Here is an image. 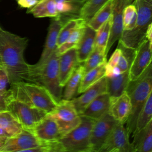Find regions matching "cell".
Wrapping results in <instances>:
<instances>
[{
    "mask_svg": "<svg viewBox=\"0 0 152 152\" xmlns=\"http://www.w3.org/2000/svg\"><path fill=\"white\" fill-rule=\"evenodd\" d=\"M125 91L129 97L131 109L126 120V130L130 135L135 129L140 111L149 95L152 93V65L150 63L140 77L129 81Z\"/></svg>",
    "mask_w": 152,
    "mask_h": 152,
    "instance_id": "cell-3",
    "label": "cell"
},
{
    "mask_svg": "<svg viewBox=\"0 0 152 152\" xmlns=\"http://www.w3.org/2000/svg\"><path fill=\"white\" fill-rule=\"evenodd\" d=\"M18 5L21 8H30L34 7L37 2V0H15Z\"/></svg>",
    "mask_w": 152,
    "mask_h": 152,
    "instance_id": "cell-37",
    "label": "cell"
},
{
    "mask_svg": "<svg viewBox=\"0 0 152 152\" xmlns=\"http://www.w3.org/2000/svg\"><path fill=\"white\" fill-rule=\"evenodd\" d=\"M145 38L152 43V23L150 24L145 33Z\"/></svg>",
    "mask_w": 152,
    "mask_h": 152,
    "instance_id": "cell-38",
    "label": "cell"
},
{
    "mask_svg": "<svg viewBox=\"0 0 152 152\" xmlns=\"http://www.w3.org/2000/svg\"><path fill=\"white\" fill-rule=\"evenodd\" d=\"M11 137H12V136L8 132H7L4 129L0 128V137L1 138L7 139V138H10Z\"/></svg>",
    "mask_w": 152,
    "mask_h": 152,
    "instance_id": "cell-40",
    "label": "cell"
},
{
    "mask_svg": "<svg viewBox=\"0 0 152 152\" xmlns=\"http://www.w3.org/2000/svg\"><path fill=\"white\" fill-rule=\"evenodd\" d=\"M106 77V93L110 100L121 96L124 91L129 82V71Z\"/></svg>",
    "mask_w": 152,
    "mask_h": 152,
    "instance_id": "cell-21",
    "label": "cell"
},
{
    "mask_svg": "<svg viewBox=\"0 0 152 152\" xmlns=\"http://www.w3.org/2000/svg\"><path fill=\"white\" fill-rule=\"evenodd\" d=\"M83 2L85 3V2H86L87 0H83Z\"/></svg>",
    "mask_w": 152,
    "mask_h": 152,
    "instance_id": "cell-43",
    "label": "cell"
},
{
    "mask_svg": "<svg viewBox=\"0 0 152 152\" xmlns=\"http://www.w3.org/2000/svg\"><path fill=\"white\" fill-rule=\"evenodd\" d=\"M106 62L107 61H105L84 74L78 89V94L83 93L88 87L105 76Z\"/></svg>",
    "mask_w": 152,
    "mask_h": 152,
    "instance_id": "cell-24",
    "label": "cell"
},
{
    "mask_svg": "<svg viewBox=\"0 0 152 152\" xmlns=\"http://www.w3.org/2000/svg\"><path fill=\"white\" fill-rule=\"evenodd\" d=\"M117 122L109 112L94 121L90 135L91 152H99Z\"/></svg>",
    "mask_w": 152,
    "mask_h": 152,
    "instance_id": "cell-11",
    "label": "cell"
},
{
    "mask_svg": "<svg viewBox=\"0 0 152 152\" xmlns=\"http://www.w3.org/2000/svg\"><path fill=\"white\" fill-rule=\"evenodd\" d=\"M134 152H152V121L132 134Z\"/></svg>",
    "mask_w": 152,
    "mask_h": 152,
    "instance_id": "cell-22",
    "label": "cell"
},
{
    "mask_svg": "<svg viewBox=\"0 0 152 152\" xmlns=\"http://www.w3.org/2000/svg\"><path fill=\"white\" fill-rule=\"evenodd\" d=\"M111 23L112 18L110 17L96 31L94 41V46L97 47L104 51H106V48L110 35Z\"/></svg>",
    "mask_w": 152,
    "mask_h": 152,
    "instance_id": "cell-31",
    "label": "cell"
},
{
    "mask_svg": "<svg viewBox=\"0 0 152 152\" xmlns=\"http://www.w3.org/2000/svg\"><path fill=\"white\" fill-rule=\"evenodd\" d=\"M65 1L70 2L75 5L80 7V8L82 7V5L84 4V2H83V0H65Z\"/></svg>",
    "mask_w": 152,
    "mask_h": 152,
    "instance_id": "cell-39",
    "label": "cell"
},
{
    "mask_svg": "<svg viewBox=\"0 0 152 152\" xmlns=\"http://www.w3.org/2000/svg\"><path fill=\"white\" fill-rule=\"evenodd\" d=\"M44 144L37 138L31 131L23 128L18 134L6 140L0 152H40V147Z\"/></svg>",
    "mask_w": 152,
    "mask_h": 152,
    "instance_id": "cell-9",
    "label": "cell"
},
{
    "mask_svg": "<svg viewBox=\"0 0 152 152\" xmlns=\"http://www.w3.org/2000/svg\"><path fill=\"white\" fill-rule=\"evenodd\" d=\"M86 23L85 21L80 18H72L66 21L62 26L58 37L57 48L62 45L68 38L72 31L81 24Z\"/></svg>",
    "mask_w": 152,
    "mask_h": 152,
    "instance_id": "cell-30",
    "label": "cell"
},
{
    "mask_svg": "<svg viewBox=\"0 0 152 152\" xmlns=\"http://www.w3.org/2000/svg\"><path fill=\"white\" fill-rule=\"evenodd\" d=\"M137 18V8L134 4H128L123 12V28L124 30H131L135 26Z\"/></svg>",
    "mask_w": 152,
    "mask_h": 152,
    "instance_id": "cell-34",
    "label": "cell"
},
{
    "mask_svg": "<svg viewBox=\"0 0 152 152\" xmlns=\"http://www.w3.org/2000/svg\"><path fill=\"white\" fill-rule=\"evenodd\" d=\"M112 4L113 0H110L106 3L94 14L87 24L95 31H97L111 17Z\"/></svg>",
    "mask_w": 152,
    "mask_h": 152,
    "instance_id": "cell-27",
    "label": "cell"
},
{
    "mask_svg": "<svg viewBox=\"0 0 152 152\" xmlns=\"http://www.w3.org/2000/svg\"><path fill=\"white\" fill-rule=\"evenodd\" d=\"M37 1H38V2H40V1H42V0H37Z\"/></svg>",
    "mask_w": 152,
    "mask_h": 152,
    "instance_id": "cell-44",
    "label": "cell"
},
{
    "mask_svg": "<svg viewBox=\"0 0 152 152\" xmlns=\"http://www.w3.org/2000/svg\"><path fill=\"white\" fill-rule=\"evenodd\" d=\"M129 137L124 124L118 122L99 152H134Z\"/></svg>",
    "mask_w": 152,
    "mask_h": 152,
    "instance_id": "cell-10",
    "label": "cell"
},
{
    "mask_svg": "<svg viewBox=\"0 0 152 152\" xmlns=\"http://www.w3.org/2000/svg\"><path fill=\"white\" fill-rule=\"evenodd\" d=\"M96 34V31L86 24L83 35L75 47L80 64L84 63L94 49Z\"/></svg>",
    "mask_w": 152,
    "mask_h": 152,
    "instance_id": "cell-20",
    "label": "cell"
},
{
    "mask_svg": "<svg viewBox=\"0 0 152 152\" xmlns=\"http://www.w3.org/2000/svg\"><path fill=\"white\" fill-rule=\"evenodd\" d=\"M2 69V67L0 66V69Z\"/></svg>",
    "mask_w": 152,
    "mask_h": 152,
    "instance_id": "cell-45",
    "label": "cell"
},
{
    "mask_svg": "<svg viewBox=\"0 0 152 152\" xmlns=\"http://www.w3.org/2000/svg\"><path fill=\"white\" fill-rule=\"evenodd\" d=\"M10 95V90L0 91V110H6L7 102Z\"/></svg>",
    "mask_w": 152,
    "mask_h": 152,
    "instance_id": "cell-36",
    "label": "cell"
},
{
    "mask_svg": "<svg viewBox=\"0 0 152 152\" xmlns=\"http://www.w3.org/2000/svg\"><path fill=\"white\" fill-rule=\"evenodd\" d=\"M151 121H152V93L149 95L139 112L134 132L141 129Z\"/></svg>",
    "mask_w": 152,
    "mask_h": 152,
    "instance_id": "cell-29",
    "label": "cell"
},
{
    "mask_svg": "<svg viewBox=\"0 0 152 152\" xmlns=\"http://www.w3.org/2000/svg\"><path fill=\"white\" fill-rule=\"evenodd\" d=\"M110 0H87L81 7L78 17L83 19L86 24L94 14Z\"/></svg>",
    "mask_w": 152,
    "mask_h": 152,
    "instance_id": "cell-28",
    "label": "cell"
},
{
    "mask_svg": "<svg viewBox=\"0 0 152 152\" xmlns=\"http://www.w3.org/2000/svg\"><path fill=\"white\" fill-rule=\"evenodd\" d=\"M84 74L83 64H80L75 69L73 73L69 78L62 94V99L70 100L77 95L79 86Z\"/></svg>",
    "mask_w": 152,
    "mask_h": 152,
    "instance_id": "cell-23",
    "label": "cell"
},
{
    "mask_svg": "<svg viewBox=\"0 0 152 152\" xmlns=\"http://www.w3.org/2000/svg\"><path fill=\"white\" fill-rule=\"evenodd\" d=\"M53 1H54V2H55L56 4H58V3L62 2L65 1V0H53Z\"/></svg>",
    "mask_w": 152,
    "mask_h": 152,
    "instance_id": "cell-42",
    "label": "cell"
},
{
    "mask_svg": "<svg viewBox=\"0 0 152 152\" xmlns=\"http://www.w3.org/2000/svg\"><path fill=\"white\" fill-rule=\"evenodd\" d=\"M110 98L107 93L98 96L79 114L94 121L98 120L109 112Z\"/></svg>",
    "mask_w": 152,
    "mask_h": 152,
    "instance_id": "cell-18",
    "label": "cell"
},
{
    "mask_svg": "<svg viewBox=\"0 0 152 152\" xmlns=\"http://www.w3.org/2000/svg\"><path fill=\"white\" fill-rule=\"evenodd\" d=\"M86 23H83L80 24L70 34L66 40L60 46L57 48L59 55L65 52L69 49L75 48L78 43L84 30Z\"/></svg>",
    "mask_w": 152,
    "mask_h": 152,
    "instance_id": "cell-32",
    "label": "cell"
},
{
    "mask_svg": "<svg viewBox=\"0 0 152 152\" xmlns=\"http://www.w3.org/2000/svg\"><path fill=\"white\" fill-rule=\"evenodd\" d=\"M106 93V77L104 76L97 82L86 90L80 96L71 100L77 112L80 114L87 106L101 94Z\"/></svg>",
    "mask_w": 152,
    "mask_h": 152,
    "instance_id": "cell-17",
    "label": "cell"
},
{
    "mask_svg": "<svg viewBox=\"0 0 152 152\" xmlns=\"http://www.w3.org/2000/svg\"><path fill=\"white\" fill-rule=\"evenodd\" d=\"M30 131L43 142L58 141L62 137L58 124L49 113Z\"/></svg>",
    "mask_w": 152,
    "mask_h": 152,
    "instance_id": "cell-14",
    "label": "cell"
},
{
    "mask_svg": "<svg viewBox=\"0 0 152 152\" xmlns=\"http://www.w3.org/2000/svg\"><path fill=\"white\" fill-rule=\"evenodd\" d=\"M152 43L144 39L135 49V55L129 69V81L138 78L151 63Z\"/></svg>",
    "mask_w": 152,
    "mask_h": 152,
    "instance_id": "cell-12",
    "label": "cell"
},
{
    "mask_svg": "<svg viewBox=\"0 0 152 152\" xmlns=\"http://www.w3.org/2000/svg\"><path fill=\"white\" fill-rule=\"evenodd\" d=\"M9 90L14 99L48 113L52 112L58 103L46 88L33 83L19 81L10 84Z\"/></svg>",
    "mask_w": 152,
    "mask_h": 152,
    "instance_id": "cell-4",
    "label": "cell"
},
{
    "mask_svg": "<svg viewBox=\"0 0 152 152\" xmlns=\"http://www.w3.org/2000/svg\"><path fill=\"white\" fill-rule=\"evenodd\" d=\"M105 51L94 46V49L83 64L84 73L106 61Z\"/></svg>",
    "mask_w": 152,
    "mask_h": 152,
    "instance_id": "cell-33",
    "label": "cell"
},
{
    "mask_svg": "<svg viewBox=\"0 0 152 152\" xmlns=\"http://www.w3.org/2000/svg\"><path fill=\"white\" fill-rule=\"evenodd\" d=\"M64 24L62 15L53 17L48 27V32L44 45V48L36 65H40L46 61L57 49V40L59 31Z\"/></svg>",
    "mask_w": 152,
    "mask_h": 152,
    "instance_id": "cell-15",
    "label": "cell"
},
{
    "mask_svg": "<svg viewBox=\"0 0 152 152\" xmlns=\"http://www.w3.org/2000/svg\"><path fill=\"white\" fill-rule=\"evenodd\" d=\"M59 53L57 49L40 65L29 64L24 81L33 83L46 88L58 102L62 99V87L59 81Z\"/></svg>",
    "mask_w": 152,
    "mask_h": 152,
    "instance_id": "cell-2",
    "label": "cell"
},
{
    "mask_svg": "<svg viewBox=\"0 0 152 152\" xmlns=\"http://www.w3.org/2000/svg\"><path fill=\"white\" fill-rule=\"evenodd\" d=\"M7 110H9L21 125L23 128L31 130L48 113L28 105L9 96Z\"/></svg>",
    "mask_w": 152,
    "mask_h": 152,
    "instance_id": "cell-7",
    "label": "cell"
},
{
    "mask_svg": "<svg viewBox=\"0 0 152 152\" xmlns=\"http://www.w3.org/2000/svg\"><path fill=\"white\" fill-rule=\"evenodd\" d=\"M49 113L58 124L62 137L78 126L81 122V118L71 100L61 99Z\"/></svg>",
    "mask_w": 152,
    "mask_h": 152,
    "instance_id": "cell-8",
    "label": "cell"
},
{
    "mask_svg": "<svg viewBox=\"0 0 152 152\" xmlns=\"http://www.w3.org/2000/svg\"><path fill=\"white\" fill-rule=\"evenodd\" d=\"M9 83V78L6 71L0 69V91L7 90V86Z\"/></svg>",
    "mask_w": 152,
    "mask_h": 152,
    "instance_id": "cell-35",
    "label": "cell"
},
{
    "mask_svg": "<svg viewBox=\"0 0 152 152\" xmlns=\"http://www.w3.org/2000/svg\"><path fill=\"white\" fill-rule=\"evenodd\" d=\"M110 115L118 122L126 123L131 112V104L129 96L124 91L121 96L110 100Z\"/></svg>",
    "mask_w": 152,
    "mask_h": 152,
    "instance_id": "cell-19",
    "label": "cell"
},
{
    "mask_svg": "<svg viewBox=\"0 0 152 152\" xmlns=\"http://www.w3.org/2000/svg\"><path fill=\"white\" fill-rule=\"evenodd\" d=\"M80 116V125L58 140L62 152H91L90 135L95 121Z\"/></svg>",
    "mask_w": 152,
    "mask_h": 152,
    "instance_id": "cell-6",
    "label": "cell"
},
{
    "mask_svg": "<svg viewBox=\"0 0 152 152\" xmlns=\"http://www.w3.org/2000/svg\"><path fill=\"white\" fill-rule=\"evenodd\" d=\"M7 139L5 138H1L0 137V149L1 148V147L3 146V145L4 144L5 141H6Z\"/></svg>",
    "mask_w": 152,
    "mask_h": 152,
    "instance_id": "cell-41",
    "label": "cell"
},
{
    "mask_svg": "<svg viewBox=\"0 0 152 152\" xmlns=\"http://www.w3.org/2000/svg\"><path fill=\"white\" fill-rule=\"evenodd\" d=\"M137 8V18L135 27L131 30H124L119 40L125 46L137 49L145 39V33L152 17V0L134 1Z\"/></svg>",
    "mask_w": 152,
    "mask_h": 152,
    "instance_id": "cell-5",
    "label": "cell"
},
{
    "mask_svg": "<svg viewBox=\"0 0 152 152\" xmlns=\"http://www.w3.org/2000/svg\"><path fill=\"white\" fill-rule=\"evenodd\" d=\"M134 1H136V0H134Z\"/></svg>",
    "mask_w": 152,
    "mask_h": 152,
    "instance_id": "cell-46",
    "label": "cell"
},
{
    "mask_svg": "<svg viewBox=\"0 0 152 152\" xmlns=\"http://www.w3.org/2000/svg\"><path fill=\"white\" fill-rule=\"evenodd\" d=\"M27 13L31 14L36 18L55 17L59 15L56 4L53 0H42L34 7L27 9Z\"/></svg>",
    "mask_w": 152,
    "mask_h": 152,
    "instance_id": "cell-25",
    "label": "cell"
},
{
    "mask_svg": "<svg viewBox=\"0 0 152 152\" xmlns=\"http://www.w3.org/2000/svg\"><path fill=\"white\" fill-rule=\"evenodd\" d=\"M0 128L11 136L18 134L23 129L21 125L8 110H0Z\"/></svg>",
    "mask_w": 152,
    "mask_h": 152,
    "instance_id": "cell-26",
    "label": "cell"
},
{
    "mask_svg": "<svg viewBox=\"0 0 152 152\" xmlns=\"http://www.w3.org/2000/svg\"><path fill=\"white\" fill-rule=\"evenodd\" d=\"M79 64L75 48L69 49L59 55V81L61 87H65L69 78Z\"/></svg>",
    "mask_w": 152,
    "mask_h": 152,
    "instance_id": "cell-16",
    "label": "cell"
},
{
    "mask_svg": "<svg viewBox=\"0 0 152 152\" xmlns=\"http://www.w3.org/2000/svg\"><path fill=\"white\" fill-rule=\"evenodd\" d=\"M131 0H113L112 11V23L110 35L106 48L105 53L107 55L112 45L119 40L124 31L123 28V12L125 7L131 3Z\"/></svg>",
    "mask_w": 152,
    "mask_h": 152,
    "instance_id": "cell-13",
    "label": "cell"
},
{
    "mask_svg": "<svg viewBox=\"0 0 152 152\" xmlns=\"http://www.w3.org/2000/svg\"><path fill=\"white\" fill-rule=\"evenodd\" d=\"M28 39L3 28L0 25V66L4 69L10 84L24 81L29 64L24 58Z\"/></svg>",
    "mask_w": 152,
    "mask_h": 152,
    "instance_id": "cell-1",
    "label": "cell"
}]
</instances>
